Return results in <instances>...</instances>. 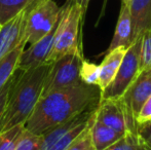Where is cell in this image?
I'll list each match as a JSON object with an SVG mask.
<instances>
[{
	"instance_id": "ffe728a7",
	"label": "cell",
	"mask_w": 151,
	"mask_h": 150,
	"mask_svg": "<svg viewBox=\"0 0 151 150\" xmlns=\"http://www.w3.org/2000/svg\"><path fill=\"white\" fill-rule=\"evenodd\" d=\"M148 69H151V30L142 34L139 61V72Z\"/></svg>"
},
{
	"instance_id": "4dcf8cb0",
	"label": "cell",
	"mask_w": 151,
	"mask_h": 150,
	"mask_svg": "<svg viewBox=\"0 0 151 150\" xmlns=\"http://www.w3.org/2000/svg\"><path fill=\"white\" fill-rule=\"evenodd\" d=\"M0 27H1V24H0Z\"/></svg>"
},
{
	"instance_id": "9c48e42d",
	"label": "cell",
	"mask_w": 151,
	"mask_h": 150,
	"mask_svg": "<svg viewBox=\"0 0 151 150\" xmlns=\"http://www.w3.org/2000/svg\"><path fill=\"white\" fill-rule=\"evenodd\" d=\"M56 27L41 39L34 42L33 44H30L28 48L25 47L23 50L18 63L19 70H28L46 63V59L52 50L54 43Z\"/></svg>"
},
{
	"instance_id": "f546056e",
	"label": "cell",
	"mask_w": 151,
	"mask_h": 150,
	"mask_svg": "<svg viewBox=\"0 0 151 150\" xmlns=\"http://www.w3.org/2000/svg\"><path fill=\"white\" fill-rule=\"evenodd\" d=\"M149 122H150V123H151V120H150V121H149Z\"/></svg>"
},
{
	"instance_id": "cb8c5ba5",
	"label": "cell",
	"mask_w": 151,
	"mask_h": 150,
	"mask_svg": "<svg viewBox=\"0 0 151 150\" xmlns=\"http://www.w3.org/2000/svg\"><path fill=\"white\" fill-rule=\"evenodd\" d=\"M151 120V96L146 100V102L141 107L137 117H136V124L141 126Z\"/></svg>"
},
{
	"instance_id": "ba28073f",
	"label": "cell",
	"mask_w": 151,
	"mask_h": 150,
	"mask_svg": "<svg viewBox=\"0 0 151 150\" xmlns=\"http://www.w3.org/2000/svg\"><path fill=\"white\" fill-rule=\"evenodd\" d=\"M27 8L0 27V59L24 42Z\"/></svg>"
},
{
	"instance_id": "7c38bea8",
	"label": "cell",
	"mask_w": 151,
	"mask_h": 150,
	"mask_svg": "<svg viewBox=\"0 0 151 150\" xmlns=\"http://www.w3.org/2000/svg\"><path fill=\"white\" fill-rule=\"evenodd\" d=\"M133 42V29H132L129 8L127 4L121 3L120 12L117 20V24H116L115 32H114L113 38L110 42L109 47L106 50V54L119 47L127 50Z\"/></svg>"
},
{
	"instance_id": "5bb4252c",
	"label": "cell",
	"mask_w": 151,
	"mask_h": 150,
	"mask_svg": "<svg viewBox=\"0 0 151 150\" xmlns=\"http://www.w3.org/2000/svg\"><path fill=\"white\" fill-rule=\"evenodd\" d=\"M90 133L96 150H105L124 135L112 130L109 126L98 121L96 118H93L91 123Z\"/></svg>"
},
{
	"instance_id": "7a4b0ae2",
	"label": "cell",
	"mask_w": 151,
	"mask_h": 150,
	"mask_svg": "<svg viewBox=\"0 0 151 150\" xmlns=\"http://www.w3.org/2000/svg\"><path fill=\"white\" fill-rule=\"evenodd\" d=\"M50 63H44L28 70H19L12 78L7 100L0 119V134L21 126L33 112L43 90V84Z\"/></svg>"
},
{
	"instance_id": "30bf717a",
	"label": "cell",
	"mask_w": 151,
	"mask_h": 150,
	"mask_svg": "<svg viewBox=\"0 0 151 150\" xmlns=\"http://www.w3.org/2000/svg\"><path fill=\"white\" fill-rule=\"evenodd\" d=\"M95 118L110 128L125 134L127 131V119L123 107L119 99L115 100H101L95 114Z\"/></svg>"
},
{
	"instance_id": "e0dca14e",
	"label": "cell",
	"mask_w": 151,
	"mask_h": 150,
	"mask_svg": "<svg viewBox=\"0 0 151 150\" xmlns=\"http://www.w3.org/2000/svg\"><path fill=\"white\" fill-rule=\"evenodd\" d=\"M93 117H95V115H93L88 121L77 124L76 126H74V128H72L71 130L68 131L67 133H65V134H64L63 136H62L48 150H67L68 147L76 140V138H77V137L79 136V135L81 134L88 126H90V123L91 122V120L93 119Z\"/></svg>"
},
{
	"instance_id": "5b68a950",
	"label": "cell",
	"mask_w": 151,
	"mask_h": 150,
	"mask_svg": "<svg viewBox=\"0 0 151 150\" xmlns=\"http://www.w3.org/2000/svg\"><path fill=\"white\" fill-rule=\"evenodd\" d=\"M141 40L142 35L138 37L125 50L124 57L114 78L103 90H101V100L119 99L139 74Z\"/></svg>"
},
{
	"instance_id": "277c9868",
	"label": "cell",
	"mask_w": 151,
	"mask_h": 150,
	"mask_svg": "<svg viewBox=\"0 0 151 150\" xmlns=\"http://www.w3.org/2000/svg\"><path fill=\"white\" fill-rule=\"evenodd\" d=\"M61 7L55 0H40L27 8L24 28L25 44H33L50 33L58 24Z\"/></svg>"
},
{
	"instance_id": "ac0fdd59",
	"label": "cell",
	"mask_w": 151,
	"mask_h": 150,
	"mask_svg": "<svg viewBox=\"0 0 151 150\" xmlns=\"http://www.w3.org/2000/svg\"><path fill=\"white\" fill-rule=\"evenodd\" d=\"M143 141L142 138L135 133L127 132L116 142L110 145L105 150H141Z\"/></svg>"
},
{
	"instance_id": "603a6c76",
	"label": "cell",
	"mask_w": 151,
	"mask_h": 150,
	"mask_svg": "<svg viewBox=\"0 0 151 150\" xmlns=\"http://www.w3.org/2000/svg\"><path fill=\"white\" fill-rule=\"evenodd\" d=\"M40 136L33 135L25 130L23 136L14 150H40Z\"/></svg>"
},
{
	"instance_id": "4316f807",
	"label": "cell",
	"mask_w": 151,
	"mask_h": 150,
	"mask_svg": "<svg viewBox=\"0 0 151 150\" xmlns=\"http://www.w3.org/2000/svg\"><path fill=\"white\" fill-rule=\"evenodd\" d=\"M74 2L80 7L83 16H86V10H88V4H90L91 0H74Z\"/></svg>"
},
{
	"instance_id": "9a60e30c",
	"label": "cell",
	"mask_w": 151,
	"mask_h": 150,
	"mask_svg": "<svg viewBox=\"0 0 151 150\" xmlns=\"http://www.w3.org/2000/svg\"><path fill=\"white\" fill-rule=\"evenodd\" d=\"M25 47H26L25 43L20 44L9 54L0 59V90L8 83L12 75L17 71L19 59Z\"/></svg>"
},
{
	"instance_id": "83f0119b",
	"label": "cell",
	"mask_w": 151,
	"mask_h": 150,
	"mask_svg": "<svg viewBox=\"0 0 151 150\" xmlns=\"http://www.w3.org/2000/svg\"><path fill=\"white\" fill-rule=\"evenodd\" d=\"M142 141H143V144H142V149L141 150H151V147L143 140V139H142Z\"/></svg>"
},
{
	"instance_id": "d4e9b609",
	"label": "cell",
	"mask_w": 151,
	"mask_h": 150,
	"mask_svg": "<svg viewBox=\"0 0 151 150\" xmlns=\"http://www.w3.org/2000/svg\"><path fill=\"white\" fill-rule=\"evenodd\" d=\"M137 133L146 143L151 147V123L146 122L141 126H138Z\"/></svg>"
},
{
	"instance_id": "7402d4cb",
	"label": "cell",
	"mask_w": 151,
	"mask_h": 150,
	"mask_svg": "<svg viewBox=\"0 0 151 150\" xmlns=\"http://www.w3.org/2000/svg\"><path fill=\"white\" fill-rule=\"evenodd\" d=\"M93 120H91V121H93ZM91 123H90V126L76 138V140L68 147L67 150H96L95 147H93V141H91V133H90Z\"/></svg>"
},
{
	"instance_id": "6da1fadb",
	"label": "cell",
	"mask_w": 151,
	"mask_h": 150,
	"mask_svg": "<svg viewBox=\"0 0 151 150\" xmlns=\"http://www.w3.org/2000/svg\"><path fill=\"white\" fill-rule=\"evenodd\" d=\"M100 101L99 86L82 81L54 90L40 97L24 128L31 134L40 136L83 111L97 107Z\"/></svg>"
},
{
	"instance_id": "44dd1931",
	"label": "cell",
	"mask_w": 151,
	"mask_h": 150,
	"mask_svg": "<svg viewBox=\"0 0 151 150\" xmlns=\"http://www.w3.org/2000/svg\"><path fill=\"white\" fill-rule=\"evenodd\" d=\"M100 74V67L99 65H96L88 61L83 60L81 63L79 71V77L82 82L91 85H98Z\"/></svg>"
},
{
	"instance_id": "2e32d148",
	"label": "cell",
	"mask_w": 151,
	"mask_h": 150,
	"mask_svg": "<svg viewBox=\"0 0 151 150\" xmlns=\"http://www.w3.org/2000/svg\"><path fill=\"white\" fill-rule=\"evenodd\" d=\"M39 1L40 0H0V24H5L19 12L32 7Z\"/></svg>"
},
{
	"instance_id": "484cf974",
	"label": "cell",
	"mask_w": 151,
	"mask_h": 150,
	"mask_svg": "<svg viewBox=\"0 0 151 150\" xmlns=\"http://www.w3.org/2000/svg\"><path fill=\"white\" fill-rule=\"evenodd\" d=\"M10 82H12V79H10L9 81H8V83L6 84V85L4 86L1 90H0V119H1L2 114H3V111H4V108H5L6 100H7L8 90H9V86H10Z\"/></svg>"
},
{
	"instance_id": "d6986e66",
	"label": "cell",
	"mask_w": 151,
	"mask_h": 150,
	"mask_svg": "<svg viewBox=\"0 0 151 150\" xmlns=\"http://www.w3.org/2000/svg\"><path fill=\"white\" fill-rule=\"evenodd\" d=\"M25 128L23 124L16 126L0 134V150H14L18 146Z\"/></svg>"
},
{
	"instance_id": "3957f363",
	"label": "cell",
	"mask_w": 151,
	"mask_h": 150,
	"mask_svg": "<svg viewBox=\"0 0 151 150\" xmlns=\"http://www.w3.org/2000/svg\"><path fill=\"white\" fill-rule=\"evenodd\" d=\"M84 16L74 0H67L61 6V14L55 31L52 47L46 63H52L69 54H82L81 26Z\"/></svg>"
},
{
	"instance_id": "52a82bcc",
	"label": "cell",
	"mask_w": 151,
	"mask_h": 150,
	"mask_svg": "<svg viewBox=\"0 0 151 150\" xmlns=\"http://www.w3.org/2000/svg\"><path fill=\"white\" fill-rule=\"evenodd\" d=\"M151 96V69L139 72L119 98L127 119V131L137 134L136 117L141 107Z\"/></svg>"
},
{
	"instance_id": "8fae6325",
	"label": "cell",
	"mask_w": 151,
	"mask_h": 150,
	"mask_svg": "<svg viewBox=\"0 0 151 150\" xmlns=\"http://www.w3.org/2000/svg\"><path fill=\"white\" fill-rule=\"evenodd\" d=\"M135 41L144 32L151 30V0H131L129 4Z\"/></svg>"
},
{
	"instance_id": "f1b7e54d",
	"label": "cell",
	"mask_w": 151,
	"mask_h": 150,
	"mask_svg": "<svg viewBox=\"0 0 151 150\" xmlns=\"http://www.w3.org/2000/svg\"><path fill=\"white\" fill-rule=\"evenodd\" d=\"M131 2V0H121V3H124V4H129Z\"/></svg>"
},
{
	"instance_id": "8992f818",
	"label": "cell",
	"mask_w": 151,
	"mask_h": 150,
	"mask_svg": "<svg viewBox=\"0 0 151 150\" xmlns=\"http://www.w3.org/2000/svg\"><path fill=\"white\" fill-rule=\"evenodd\" d=\"M83 60L82 54H69L50 63L41 96L81 81L79 71Z\"/></svg>"
},
{
	"instance_id": "4fadbf2b",
	"label": "cell",
	"mask_w": 151,
	"mask_h": 150,
	"mask_svg": "<svg viewBox=\"0 0 151 150\" xmlns=\"http://www.w3.org/2000/svg\"><path fill=\"white\" fill-rule=\"evenodd\" d=\"M125 50H127L125 48L119 47L107 52L104 60L99 65L100 74L99 80H98V86L101 90H103L114 78L120 66L121 61L124 57Z\"/></svg>"
}]
</instances>
